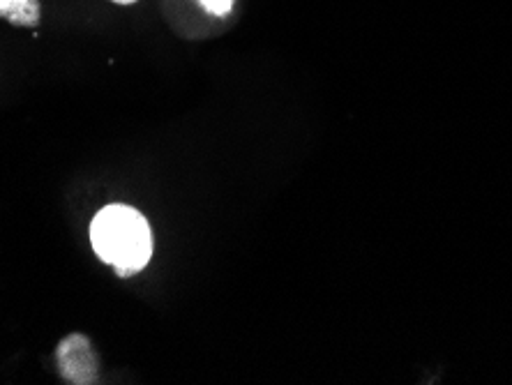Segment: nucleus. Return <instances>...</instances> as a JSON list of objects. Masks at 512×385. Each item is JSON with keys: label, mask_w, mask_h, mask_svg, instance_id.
I'll use <instances>...</instances> for the list:
<instances>
[{"label": "nucleus", "mask_w": 512, "mask_h": 385, "mask_svg": "<svg viewBox=\"0 0 512 385\" xmlns=\"http://www.w3.org/2000/svg\"><path fill=\"white\" fill-rule=\"evenodd\" d=\"M56 367L65 383L90 385L100 381V356H97L93 342L81 332H72L60 339Z\"/></svg>", "instance_id": "obj_2"}, {"label": "nucleus", "mask_w": 512, "mask_h": 385, "mask_svg": "<svg viewBox=\"0 0 512 385\" xmlns=\"http://www.w3.org/2000/svg\"><path fill=\"white\" fill-rule=\"evenodd\" d=\"M199 5L213 17H227L233 7V0H199Z\"/></svg>", "instance_id": "obj_4"}, {"label": "nucleus", "mask_w": 512, "mask_h": 385, "mask_svg": "<svg viewBox=\"0 0 512 385\" xmlns=\"http://www.w3.org/2000/svg\"><path fill=\"white\" fill-rule=\"evenodd\" d=\"M111 3H118V5H134L137 0H111Z\"/></svg>", "instance_id": "obj_5"}, {"label": "nucleus", "mask_w": 512, "mask_h": 385, "mask_svg": "<svg viewBox=\"0 0 512 385\" xmlns=\"http://www.w3.org/2000/svg\"><path fill=\"white\" fill-rule=\"evenodd\" d=\"M0 19L19 28H37L42 19L40 0H0Z\"/></svg>", "instance_id": "obj_3"}, {"label": "nucleus", "mask_w": 512, "mask_h": 385, "mask_svg": "<svg viewBox=\"0 0 512 385\" xmlns=\"http://www.w3.org/2000/svg\"><path fill=\"white\" fill-rule=\"evenodd\" d=\"M95 254L116 270L118 277H132L148 266L153 256L150 224L137 208L114 203L102 208L90 224Z\"/></svg>", "instance_id": "obj_1"}]
</instances>
